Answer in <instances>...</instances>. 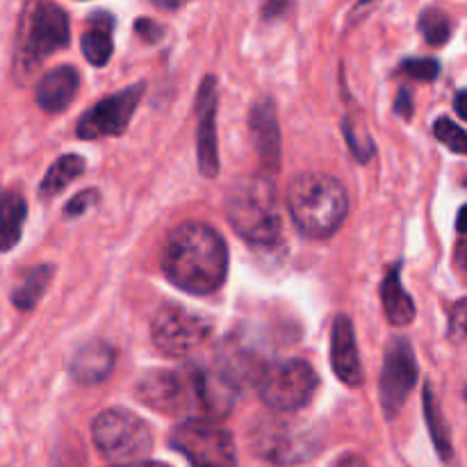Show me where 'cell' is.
Segmentation results:
<instances>
[{"label": "cell", "instance_id": "obj_8", "mask_svg": "<svg viewBox=\"0 0 467 467\" xmlns=\"http://www.w3.org/2000/svg\"><path fill=\"white\" fill-rule=\"evenodd\" d=\"M155 347L169 358H185L213 336V322L182 306L169 304L155 313L150 324Z\"/></svg>", "mask_w": 467, "mask_h": 467}, {"label": "cell", "instance_id": "obj_35", "mask_svg": "<svg viewBox=\"0 0 467 467\" xmlns=\"http://www.w3.org/2000/svg\"><path fill=\"white\" fill-rule=\"evenodd\" d=\"M459 263H461V267L467 272V242H463V244L459 246Z\"/></svg>", "mask_w": 467, "mask_h": 467}, {"label": "cell", "instance_id": "obj_11", "mask_svg": "<svg viewBox=\"0 0 467 467\" xmlns=\"http://www.w3.org/2000/svg\"><path fill=\"white\" fill-rule=\"evenodd\" d=\"M415 383H418V360L413 347L406 337H395L388 345L386 363L379 379V400L388 420L400 413Z\"/></svg>", "mask_w": 467, "mask_h": 467}, {"label": "cell", "instance_id": "obj_22", "mask_svg": "<svg viewBox=\"0 0 467 467\" xmlns=\"http://www.w3.org/2000/svg\"><path fill=\"white\" fill-rule=\"evenodd\" d=\"M424 413H427V424H429V429H431L436 450L441 451L442 459L447 461L451 456V445H450V438H447L445 422H442L441 406H438L436 400H433L431 388H427V390H424Z\"/></svg>", "mask_w": 467, "mask_h": 467}, {"label": "cell", "instance_id": "obj_27", "mask_svg": "<svg viewBox=\"0 0 467 467\" xmlns=\"http://www.w3.org/2000/svg\"><path fill=\"white\" fill-rule=\"evenodd\" d=\"M467 337V296L456 301L450 313V340L463 342Z\"/></svg>", "mask_w": 467, "mask_h": 467}, {"label": "cell", "instance_id": "obj_13", "mask_svg": "<svg viewBox=\"0 0 467 467\" xmlns=\"http://www.w3.org/2000/svg\"><path fill=\"white\" fill-rule=\"evenodd\" d=\"M331 365L336 377L345 386L358 388L363 386L365 372L360 365L358 347H356L354 324L347 315H337L331 328Z\"/></svg>", "mask_w": 467, "mask_h": 467}, {"label": "cell", "instance_id": "obj_5", "mask_svg": "<svg viewBox=\"0 0 467 467\" xmlns=\"http://www.w3.org/2000/svg\"><path fill=\"white\" fill-rule=\"evenodd\" d=\"M169 445L181 451L192 467H237L231 431L214 420L194 418L176 424Z\"/></svg>", "mask_w": 467, "mask_h": 467}, {"label": "cell", "instance_id": "obj_15", "mask_svg": "<svg viewBox=\"0 0 467 467\" xmlns=\"http://www.w3.org/2000/svg\"><path fill=\"white\" fill-rule=\"evenodd\" d=\"M80 76L73 67H57L36 82V105L48 114H59L73 103Z\"/></svg>", "mask_w": 467, "mask_h": 467}, {"label": "cell", "instance_id": "obj_7", "mask_svg": "<svg viewBox=\"0 0 467 467\" xmlns=\"http://www.w3.org/2000/svg\"><path fill=\"white\" fill-rule=\"evenodd\" d=\"M251 447L269 463L295 465L313 459L319 450V441L310 429H301L278 418H263L251 429Z\"/></svg>", "mask_w": 467, "mask_h": 467}, {"label": "cell", "instance_id": "obj_31", "mask_svg": "<svg viewBox=\"0 0 467 467\" xmlns=\"http://www.w3.org/2000/svg\"><path fill=\"white\" fill-rule=\"evenodd\" d=\"M336 467H369L360 456H345V459L337 461Z\"/></svg>", "mask_w": 467, "mask_h": 467}, {"label": "cell", "instance_id": "obj_19", "mask_svg": "<svg viewBox=\"0 0 467 467\" xmlns=\"http://www.w3.org/2000/svg\"><path fill=\"white\" fill-rule=\"evenodd\" d=\"M87 162L80 155H62L59 160H55L53 167L46 171L44 181L39 185V196L41 199H50V196H57L59 192H64L68 187V182H73L76 178H80L85 173Z\"/></svg>", "mask_w": 467, "mask_h": 467}, {"label": "cell", "instance_id": "obj_16", "mask_svg": "<svg viewBox=\"0 0 467 467\" xmlns=\"http://www.w3.org/2000/svg\"><path fill=\"white\" fill-rule=\"evenodd\" d=\"M114 368V349L108 342L94 340L89 345L80 347L71 358L68 372L73 381L80 386H99L109 377Z\"/></svg>", "mask_w": 467, "mask_h": 467}, {"label": "cell", "instance_id": "obj_32", "mask_svg": "<svg viewBox=\"0 0 467 467\" xmlns=\"http://www.w3.org/2000/svg\"><path fill=\"white\" fill-rule=\"evenodd\" d=\"M456 112L461 114V117L467 119V91H461L459 96H456Z\"/></svg>", "mask_w": 467, "mask_h": 467}, {"label": "cell", "instance_id": "obj_30", "mask_svg": "<svg viewBox=\"0 0 467 467\" xmlns=\"http://www.w3.org/2000/svg\"><path fill=\"white\" fill-rule=\"evenodd\" d=\"M397 114H401V117L409 119L410 117V109H413V103H410V94L406 89L400 91V99H397Z\"/></svg>", "mask_w": 467, "mask_h": 467}, {"label": "cell", "instance_id": "obj_2", "mask_svg": "<svg viewBox=\"0 0 467 467\" xmlns=\"http://www.w3.org/2000/svg\"><path fill=\"white\" fill-rule=\"evenodd\" d=\"M287 210L304 235L322 240L340 231L349 213L347 190L337 178L328 173L306 171L290 182Z\"/></svg>", "mask_w": 467, "mask_h": 467}, {"label": "cell", "instance_id": "obj_6", "mask_svg": "<svg viewBox=\"0 0 467 467\" xmlns=\"http://www.w3.org/2000/svg\"><path fill=\"white\" fill-rule=\"evenodd\" d=\"M265 404L278 413H292L310 404L319 388V377L306 360L292 358L263 368L255 381Z\"/></svg>", "mask_w": 467, "mask_h": 467}, {"label": "cell", "instance_id": "obj_10", "mask_svg": "<svg viewBox=\"0 0 467 467\" xmlns=\"http://www.w3.org/2000/svg\"><path fill=\"white\" fill-rule=\"evenodd\" d=\"M146 85L126 87L108 99L99 100L91 109H87L78 121V137L80 140H100V137H119L128 130L130 119L144 96Z\"/></svg>", "mask_w": 467, "mask_h": 467}, {"label": "cell", "instance_id": "obj_4", "mask_svg": "<svg viewBox=\"0 0 467 467\" xmlns=\"http://www.w3.org/2000/svg\"><path fill=\"white\" fill-rule=\"evenodd\" d=\"M91 436L96 450L114 465L140 463L153 450V433L149 424L123 409H109L96 415Z\"/></svg>", "mask_w": 467, "mask_h": 467}, {"label": "cell", "instance_id": "obj_14", "mask_svg": "<svg viewBox=\"0 0 467 467\" xmlns=\"http://www.w3.org/2000/svg\"><path fill=\"white\" fill-rule=\"evenodd\" d=\"M249 123L254 146L258 150L263 164L267 169H278V162H281V130H278L276 109H274L272 100H258L251 108Z\"/></svg>", "mask_w": 467, "mask_h": 467}, {"label": "cell", "instance_id": "obj_21", "mask_svg": "<svg viewBox=\"0 0 467 467\" xmlns=\"http://www.w3.org/2000/svg\"><path fill=\"white\" fill-rule=\"evenodd\" d=\"M55 267L50 265H39V267L26 272V276L21 278L16 287L12 290V304L18 310H32L39 299L44 296V292L48 290L50 281H53Z\"/></svg>", "mask_w": 467, "mask_h": 467}, {"label": "cell", "instance_id": "obj_20", "mask_svg": "<svg viewBox=\"0 0 467 467\" xmlns=\"http://www.w3.org/2000/svg\"><path fill=\"white\" fill-rule=\"evenodd\" d=\"M112 16L94 18V27L82 35V55L94 67H105L114 53Z\"/></svg>", "mask_w": 467, "mask_h": 467}, {"label": "cell", "instance_id": "obj_1", "mask_svg": "<svg viewBox=\"0 0 467 467\" xmlns=\"http://www.w3.org/2000/svg\"><path fill=\"white\" fill-rule=\"evenodd\" d=\"M162 272L169 283L190 295H213L226 281V242L208 223H181L164 240Z\"/></svg>", "mask_w": 467, "mask_h": 467}, {"label": "cell", "instance_id": "obj_37", "mask_svg": "<svg viewBox=\"0 0 467 467\" xmlns=\"http://www.w3.org/2000/svg\"><path fill=\"white\" fill-rule=\"evenodd\" d=\"M0 201H3V192H0Z\"/></svg>", "mask_w": 467, "mask_h": 467}, {"label": "cell", "instance_id": "obj_26", "mask_svg": "<svg viewBox=\"0 0 467 467\" xmlns=\"http://www.w3.org/2000/svg\"><path fill=\"white\" fill-rule=\"evenodd\" d=\"M401 68H404L406 76L415 78V80L429 82V80H436L438 68L441 67H438L436 59L422 57V59H406V62L401 64Z\"/></svg>", "mask_w": 467, "mask_h": 467}, {"label": "cell", "instance_id": "obj_29", "mask_svg": "<svg viewBox=\"0 0 467 467\" xmlns=\"http://www.w3.org/2000/svg\"><path fill=\"white\" fill-rule=\"evenodd\" d=\"M135 30L137 35L144 41H149V44H158L164 35V27L160 26V23H155L153 18H140V21L135 23Z\"/></svg>", "mask_w": 467, "mask_h": 467}, {"label": "cell", "instance_id": "obj_25", "mask_svg": "<svg viewBox=\"0 0 467 467\" xmlns=\"http://www.w3.org/2000/svg\"><path fill=\"white\" fill-rule=\"evenodd\" d=\"M342 132H345V140L347 144H349L351 153L356 155V160H358V162H368L374 153L372 140H369L368 132H365L360 126H354L349 119L342 123Z\"/></svg>", "mask_w": 467, "mask_h": 467}, {"label": "cell", "instance_id": "obj_9", "mask_svg": "<svg viewBox=\"0 0 467 467\" xmlns=\"http://www.w3.org/2000/svg\"><path fill=\"white\" fill-rule=\"evenodd\" d=\"M68 41H71V30H68L67 12L59 5L36 3L32 7L30 21H27L18 64H21L23 71L30 73L55 50L67 48Z\"/></svg>", "mask_w": 467, "mask_h": 467}, {"label": "cell", "instance_id": "obj_23", "mask_svg": "<svg viewBox=\"0 0 467 467\" xmlns=\"http://www.w3.org/2000/svg\"><path fill=\"white\" fill-rule=\"evenodd\" d=\"M420 30L429 44L442 46L451 35V18L442 9H424L422 16H420Z\"/></svg>", "mask_w": 467, "mask_h": 467}, {"label": "cell", "instance_id": "obj_24", "mask_svg": "<svg viewBox=\"0 0 467 467\" xmlns=\"http://www.w3.org/2000/svg\"><path fill=\"white\" fill-rule=\"evenodd\" d=\"M433 135L442 141L454 153H467V132L463 128L456 126L451 119L441 117L433 123Z\"/></svg>", "mask_w": 467, "mask_h": 467}, {"label": "cell", "instance_id": "obj_36", "mask_svg": "<svg viewBox=\"0 0 467 467\" xmlns=\"http://www.w3.org/2000/svg\"><path fill=\"white\" fill-rule=\"evenodd\" d=\"M465 401H467V383H465Z\"/></svg>", "mask_w": 467, "mask_h": 467}, {"label": "cell", "instance_id": "obj_12", "mask_svg": "<svg viewBox=\"0 0 467 467\" xmlns=\"http://www.w3.org/2000/svg\"><path fill=\"white\" fill-rule=\"evenodd\" d=\"M217 80L214 76H205L201 82L199 96H196V158L199 169L205 178L219 176V149H217Z\"/></svg>", "mask_w": 467, "mask_h": 467}, {"label": "cell", "instance_id": "obj_33", "mask_svg": "<svg viewBox=\"0 0 467 467\" xmlns=\"http://www.w3.org/2000/svg\"><path fill=\"white\" fill-rule=\"evenodd\" d=\"M456 231H459L461 235H467V205L461 208L459 219H456Z\"/></svg>", "mask_w": 467, "mask_h": 467}, {"label": "cell", "instance_id": "obj_28", "mask_svg": "<svg viewBox=\"0 0 467 467\" xmlns=\"http://www.w3.org/2000/svg\"><path fill=\"white\" fill-rule=\"evenodd\" d=\"M96 199H99V192H94V190L80 192V194L73 196L71 203L64 208V214H67V217H80L82 213H87V210H89V205L96 203Z\"/></svg>", "mask_w": 467, "mask_h": 467}, {"label": "cell", "instance_id": "obj_34", "mask_svg": "<svg viewBox=\"0 0 467 467\" xmlns=\"http://www.w3.org/2000/svg\"><path fill=\"white\" fill-rule=\"evenodd\" d=\"M112 467H169L164 463H155V461H140V463H128V465H112Z\"/></svg>", "mask_w": 467, "mask_h": 467}, {"label": "cell", "instance_id": "obj_18", "mask_svg": "<svg viewBox=\"0 0 467 467\" xmlns=\"http://www.w3.org/2000/svg\"><path fill=\"white\" fill-rule=\"evenodd\" d=\"M27 217V205L21 194L7 192L0 201V251H12L18 244L23 223Z\"/></svg>", "mask_w": 467, "mask_h": 467}, {"label": "cell", "instance_id": "obj_3", "mask_svg": "<svg viewBox=\"0 0 467 467\" xmlns=\"http://www.w3.org/2000/svg\"><path fill=\"white\" fill-rule=\"evenodd\" d=\"M226 217L242 240L260 246L274 244L281 237L283 222L272 178H240L226 194Z\"/></svg>", "mask_w": 467, "mask_h": 467}, {"label": "cell", "instance_id": "obj_17", "mask_svg": "<svg viewBox=\"0 0 467 467\" xmlns=\"http://www.w3.org/2000/svg\"><path fill=\"white\" fill-rule=\"evenodd\" d=\"M401 267H392L388 272V276L383 278L381 283V301H383V310H386V317L390 319V324L395 327H406L415 319V304L410 299L409 292L404 290L401 285V276H400Z\"/></svg>", "mask_w": 467, "mask_h": 467}]
</instances>
